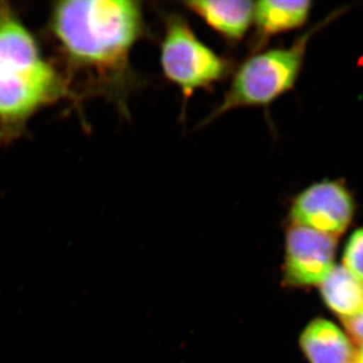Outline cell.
<instances>
[{
  "mask_svg": "<svg viewBox=\"0 0 363 363\" xmlns=\"http://www.w3.org/2000/svg\"><path fill=\"white\" fill-rule=\"evenodd\" d=\"M66 95L63 75L43 58L16 11L0 1V145L16 140L33 114Z\"/></svg>",
  "mask_w": 363,
  "mask_h": 363,
  "instance_id": "2",
  "label": "cell"
},
{
  "mask_svg": "<svg viewBox=\"0 0 363 363\" xmlns=\"http://www.w3.org/2000/svg\"><path fill=\"white\" fill-rule=\"evenodd\" d=\"M350 363H357V362H355L354 360H353V362H351Z\"/></svg>",
  "mask_w": 363,
  "mask_h": 363,
  "instance_id": "14",
  "label": "cell"
},
{
  "mask_svg": "<svg viewBox=\"0 0 363 363\" xmlns=\"http://www.w3.org/2000/svg\"><path fill=\"white\" fill-rule=\"evenodd\" d=\"M354 362L357 363H363V344L360 345L359 350L355 352Z\"/></svg>",
  "mask_w": 363,
  "mask_h": 363,
  "instance_id": "13",
  "label": "cell"
},
{
  "mask_svg": "<svg viewBox=\"0 0 363 363\" xmlns=\"http://www.w3.org/2000/svg\"><path fill=\"white\" fill-rule=\"evenodd\" d=\"M50 30L68 67L66 86L82 75L89 82V90L112 98L125 108L128 95L140 83L130 60L133 48L147 35L142 2H57Z\"/></svg>",
  "mask_w": 363,
  "mask_h": 363,
  "instance_id": "1",
  "label": "cell"
},
{
  "mask_svg": "<svg viewBox=\"0 0 363 363\" xmlns=\"http://www.w3.org/2000/svg\"><path fill=\"white\" fill-rule=\"evenodd\" d=\"M301 350L310 363H350L354 360L352 341L329 320L317 318L301 334Z\"/></svg>",
  "mask_w": 363,
  "mask_h": 363,
  "instance_id": "9",
  "label": "cell"
},
{
  "mask_svg": "<svg viewBox=\"0 0 363 363\" xmlns=\"http://www.w3.org/2000/svg\"><path fill=\"white\" fill-rule=\"evenodd\" d=\"M354 198L339 180L316 182L294 197L289 210L290 225L308 227L338 238L354 217Z\"/></svg>",
  "mask_w": 363,
  "mask_h": 363,
  "instance_id": "5",
  "label": "cell"
},
{
  "mask_svg": "<svg viewBox=\"0 0 363 363\" xmlns=\"http://www.w3.org/2000/svg\"><path fill=\"white\" fill-rule=\"evenodd\" d=\"M337 238L308 227L289 225L284 283L296 288L321 285L335 267Z\"/></svg>",
  "mask_w": 363,
  "mask_h": 363,
  "instance_id": "6",
  "label": "cell"
},
{
  "mask_svg": "<svg viewBox=\"0 0 363 363\" xmlns=\"http://www.w3.org/2000/svg\"><path fill=\"white\" fill-rule=\"evenodd\" d=\"M325 304L340 318L351 316L363 308V279L343 266L334 267L320 285Z\"/></svg>",
  "mask_w": 363,
  "mask_h": 363,
  "instance_id": "10",
  "label": "cell"
},
{
  "mask_svg": "<svg viewBox=\"0 0 363 363\" xmlns=\"http://www.w3.org/2000/svg\"><path fill=\"white\" fill-rule=\"evenodd\" d=\"M309 0H262L255 2L252 52H259L276 35L305 25L311 13Z\"/></svg>",
  "mask_w": 363,
  "mask_h": 363,
  "instance_id": "7",
  "label": "cell"
},
{
  "mask_svg": "<svg viewBox=\"0 0 363 363\" xmlns=\"http://www.w3.org/2000/svg\"><path fill=\"white\" fill-rule=\"evenodd\" d=\"M344 328L348 333V337L353 342L363 344V308L351 316L341 318Z\"/></svg>",
  "mask_w": 363,
  "mask_h": 363,
  "instance_id": "12",
  "label": "cell"
},
{
  "mask_svg": "<svg viewBox=\"0 0 363 363\" xmlns=\"http://www.w3.org/2000/svg\"><path fill=\"white\" fill-rule=\"evenodd\" d=\"M334 16H329L298 35L289 47L252 52L234 72L221 101L203 119L200 126L207 125L234 109L267 106L292 90L304 65L309 40Z\"/></svg>",
  "mask_w": 363,
  "mask_h": 363,
  "instance_id": "3",
  "label": "cell"
},
{
  "mask_svg": "<svg viewBox=\"0 0 363 363\" xmlns=\"http://www.w3.org/2000/svg\"><path fill=\"white\" fill-rule=\"evenodd\" d=\"M343 264L348 271L363 279V227L351 234L344 248Z\"/></svg>",
  "mask_w": 363,
  "mask_h": 363,
  "instance_id": "11",
  "label": "cell"
},
{
  "mask_svg": "<svg viewBox=\"0 0 363 363\" xmlns=\"http://www.w3.org/2000/svg\"><path fill=\"white\" fill-rule=\"evenodd\" d=\"M164 25L162 73L185 99L196 91L212 89L230 75L233 62L204 44L182 14H164Z\"/></svg>",
  "mask_w": 363,
  "mask_h": 363,
  "instance_id": "4",
  "label": "cell"
},
{
  "mask_svg": "<svg viewBox=\"0 0 363 363\" xmlns=\"http://www.w3.org/2000/svg\"><path fill=\"white\" fill-rule=\"evenodd\" d=\"M182 4L230 43H240L245 39L252 25L255 1L190 0Z\"/></svg>",
  "mask_w": 363,
  "mask_h": 363,
  "instance_id": "8",
  "label": "cell"
}]
</instances>
